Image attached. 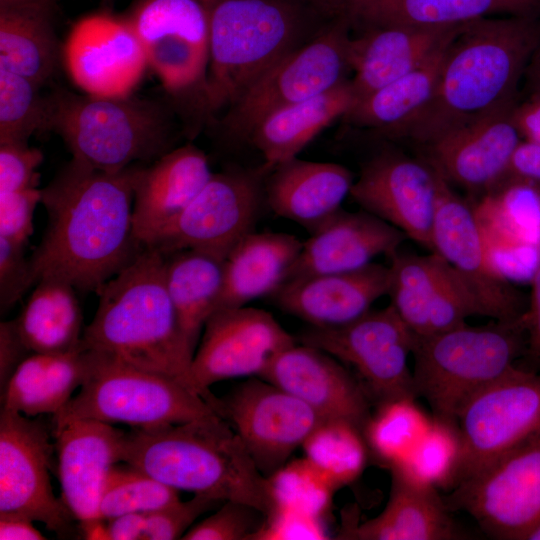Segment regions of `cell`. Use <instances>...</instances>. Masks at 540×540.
Returning <instances> with one entry per match:
<instances>
[{"mask_svg": "<svg viewBox=\"0 0 540 540\" xmlns=\"http://www.w3.org/2000/svg\"><path fill=\"white\" fill-rule=\"evenodd\" d=\"M142 165L106 172L71 158L41 189L47 224L30 257L36 283L54 278L96 293L139 255L132 213Z\"/></svg>", "mask_w": 540, "mask_h": 540, "instance_id": "obj_1", "label": "cell"}, {"mask_svg": "<svg viewBox=\"0 0 540 540\" xmlns=\"http://www.w3.org/2000/svg\"><path fill=\"white\" fill-rule=\"evenodd\" d=\"M540 44V17L493 16L464 24L444 52L433 96L402 137L424 145L511 109Z\"/></svg>", "mask_w": 540, "mask_h": 540, "instance_id": "obj_2", "label": "cell"}, {"mask_svg": "<svg viewBox=\"0 0 540 540\" xmlns=\"http://www.w3.org/2000/svg\"><path fill=\"white\" fill-rule=\"evenodd\" d=\"M95 294L98 306L83 332L85 348L173 378L200 395L191 374L194 351L180 327L166 285L165 256L157 248L145 246Z\"/></svg>", "mask_w": 540, "mask_h": 540, "instance_id": "obj_3", "label": "cell"}, {"mask_svg": "<svg viewBox=\"0 0 540 540\" xmlns=\"http://www.w3.org/2000/svg\"><path fill=\"white\" fill-rule=\"evenodd\" d=\"M339 13L336 0H210L205 121Z\"/></svg>", "mask_w": 540, "mask_h": 540, "instance_id": "obj_4", "label": "cell"}, {"mask_svg": "<svg viewBox=\"0 0 540 540\" xmlns=\"http://www.w3.org/2000/svg\"><path fill=\"white\" fill-rule=\"evenodd\" d=\"M121 462L176 490L274 509L264 476L231 424L217 413L191 421L125 432Z\"/></svg>", "mask_w": 540, "mask_h": 540, "instance_id": "obj_5", "label": "cell"}, {"mask_svg": "<svg viewBox=\"0 0 540 540\" xmlns=\"http://www.w3.org/2000/svg\"><path fill=\"white\" fill-rule=\"evenodd\" d=\"M45 133L57 134L75 159L118 172L150 164L172 150L176 110L157 98L98 97L56 87L46 94Z\"/></svg>", "mask_w": 540, "mask_h": 540, "instance_id": "obj_6", "label": "cell"}, {"mask_svg": "<svg viewBox=\"0 0 540 540\" xmlns=\"http://www.w3.org/2000/svg\"><path fill=\"white\" fill-rule=\"evenodd\" d=\"M527 347L525 313L485 326H460L424 336L415 335L413 386L433 416L455 422L476 393L503 377Z\"/></svg>", "mask_w": 540, "mask_h": 540, "instance_id": "obj_7", "label": "cell"}, {"mask_svg": "<svg viewBox=\"0 0 540 540\" xmlns=\"http://www.w3.org/2000/svg\"><path fill=\"white\" fill-rule=\"evenodd\" d=\"M86 349L88 375L78 394L53 415V420L86 418L145 429L217 413L200 395L173 378Z\"/></svg>", "mask_w": 540, "mask_h": 540, "instance_id": "obj_8", "label": "cell"}, {"mask_svg": "<svg viewBox=\"0 0 540 540\" xmlns=\"http://www.w3.org/2000/svg\"><path fill=\"white\" fill-rule=\"evenodd\" d=\"M125 18L176 112L188 105L205 121L210 0H138Z\"/></svg>", "mask_w": 540, "mask_h": 540, "instance_id": "obj_9", "label": "cell"}, {"mask_svg": "<svg viewBox=\"0 0 540 540\" xmlns=\"http://www.w3.org/2000/svg\"><path fill=\"white\" fill-rule=\"evenodd\" d=\"M351 27L344 12L331 18L313 38L279 60L225 110L218 122L221 132L229 139L248 140L270 113L350 79Z\"/></svg>", "mask_w": 540, "mask_h": 540, "instance_id": "obj_10", "label": "cell"}, {"mask_svg": "<svg viewBox=\"0 0 540 540\" xmlns=\"http://www.w3.org/2000/svg\"><path fill=\"white\" fill-rule=\"evenodd\" d=\"M456 425L461 454L453 487L540 435V372L516 366L469 399Z\"/></svg>", "mask_w": 540, "mask_h": 540, "instance_id": "obj_11", "label": "cell"}, {"mask_svg": "<svg viewBox=\"0 0 540 540\" xmlns=\"http://www.w3.org/2000/svg\"><path fill=\"white\" fill-rule=\"evenodd\" d=\"M415 334L390 304L370 310L357 320L334 328L311 327L300 342L350 365L369 396L379 404L402 397L416 398L409 357Z\"/></svg>", "mask_w": 540, "mask_h": 540, "instance_id": "obj_12", "label": "cell"}, {"mask_svg": "<svg viewBox=\"0 0 540 540\" xmlns=\"http://www.w3.org/2000/svg\"><path fill=\"white\" fill-rule=\"evenodd\" d=\"M450 509L468 513L497 539L526 540L540 524V435L452 488Z\"/></svg>", "mask_w": 540, "mask_h": 540, "instance_id": "obj_13", "label": "cell"}, {"mask_svg": "<svg viewBox=\"0 0 540 540\" xmlns=\"http://www.w3.org/2000/svg\"><path fill=\"white\" fill-rule=\"evenodd\" d=\"M267 170L229 169L213 173L187 207L148 246L162 254L192 249L225 260L254 226L264 198Z\"/></svg>", "mask_w": 540, "mask_h": 540, "instance_id": "obj_14", "label": "cell"}, {"mask_svg": "<svg viewBox=\"0 0 540 540\" xmlns=\"http://www.w3.org/2000/svg\"><path fill=\"white\" fill-rule=\"evenodd\" d=\"M296 344L274 316L252 307L215 311L205 323L191 374L200 395L221 416L222 400L210 386L226 379L259 376L274 357Z\"/></svg>", "mask_w": 540, "mask_h": 540, "instance_id": "obj_15", "label": "cell"}, {"mask_svg": "<svg viewBox=\"0 0 540 540\" xmlns=\"http://www.w3.org/2000/svg\"><path fill=\"white\" fill-rule=\"evenodd\" d=\"M53 446L45 426L21 413H0V517L39 521L58 536L71 532L72 515L50 479Z\"/></svg>", "mask_w": 540, "mask_h": 540, "instance_id": "obj_16", "label": "cell"}, {"mask_svg": "<svg viewBox=\"0 0 540 540\" xmlns=\"http://www.w3.org/2000/svg\"><path fill=\"white\" fill-rule=\"evenodd\" d=\"M432 252L439 254L455 271L476 302L480 315L507 321L526 312L520 295L493 262L474 206L456 194L441 175Z\"/></svg>", "mask_w": 540, "mask_h": 540, "instance_id": "obj_17", "label": "cell"}, {"mask_svg": "<svg viewBox=\"0 0 540 540\" xmlns=\"http://www.w3.org/2000/svg\"><path fill=\"white\" fill-rule=\"evenodd\" d=\"M259 471L271 476L325 419L307 404L262 379L252 378L222 400V414Z\"/></svg>", "mask_w": 540, "mask_h": 540, "instance_id": "obj_18", "label": "cell"}, {"mask_svg": "<svg viewBox=\"0 0 540 540\" xmlns=\"http://www.w3.org/2000/svg\"><path fill=\"white\" fill-rule=\"evenodd\" d=\"M61 499L86 539H106L99 504L106 480L121 462L125 432L86 418L53 420Z\"/></svg>", "mask_w": 540, "mask_h": 540, "instance_id": "obj_19", "label": "cell"}, {"mask_svg": "<svg viewBox=\"0 0 540 540\" xmlns=\"http://www.w3.org/2000/svg\"><path fill=\"white\" fill-rule=\"evenodd\" d=\"M62 63L85 94H134L148 68L143 48L125 17L105 12L79 19L62 44Z\"/></svg>", "mask_w": 540, "mask_h": 540, "instance_id": "obj_20", "label": "cell"}, {"mask_svg": "<svg viewBox=\"0 0 540 540\" xmlns=\"http://www.w3.org/2000/svg\"><path fill=\"white\" fill-rule=\"evenodd\" d=\"M439 181L426 160L382 152L362 167L350 196L363 210L432 251Z\"/></svg>", "mask_w": 540, "mask_h": 540, "instance_id": "obj_21", "label": "cell"}, {"mask_svg": "<svg viewBox=\"0 0 540 540\" xmlns=\"http://www.w3.org/2000/svg\"><path fill=\"white\" fill-rule=\"evenodd\" d=\"M513 108V107H512ZM511 109L452 128L426 144V161L450 184L484 195L508 177L522 139Z\"/></svg>", "mask_w": 540, "mask_h": 540, "instance_id": "obj_22", "label": "cell"}, {"mask_svg": "<svg viewBox=\"0 0 540 540\" xmlns=\"http://www.w3.org/2000/svg\"><path fill=\"white\" fill-rule=\"evenodd\" d=\"M295 396L325 419L350 422L363 431L370 413L369 395L332 355L306 344L278 353L261 375Z\"/></svg>", "mask_w": 540, "mask_h": 540, "instance_id": "obj_23", "label": "cell"}, {"mask_svg": "<svg viewBox=\"0 0 540 540\" xmlns=\"http://www.w3.org/2000/svg\"><path fill=\"white\" fill-rule=\"evenodd\" d=\"M406 238L398 228L363 209H340L303 242L285 282L361 269L379 255L392 256Z\"/></svg>", "mask_w": 540, "mask_h": 540, "instance_id": "obj_24", "label": "cell"}, {"mask_svg": "<svg viewBox=\"0 0 540 540\" xmlns=\"http://www.w3.org/2000/svg\"><path fill=\"white\" fill-rule=\"evenodd\" d=\"M390 268L377 263L351 272L315 275L284 282L271 296L284 312L311 327L351 323L387 295Z\"/></svg>", "mask_w": 540, "mask_h": 540, "instance_id": "obj_25", "label": "cell"}, {"mask_svg": "<svg viewBox=\"0 0 540 540\" xmlns=\"http://www.w3.org/2000/svg\"><path fill=\"white\" fill-rule=\"evenodd\" d=\"M212 174L206 154L191 143L142 165L135 182L132 213L137 239L144 246L151 244L195 198Z\"/></svg>", "mask_w": 540, "mask_h": 540, "instance_id": "obj_26", "label": "cell"}, {"mask_svg": "<svg viewBox=\"0 0 540 540\" xmlns=\"http://www.w3.org/2000/svg\"><path fill=\"white\" fill-rule=\"evenodd\" d=\"M365 27L351 37L348 59L356 101L413 71L447 44L463 26Z\"/></svg>", "mask_w": 540, "mask_h": 540, "instance_id": "obj_27", "label": "cell"}, {"mask_svg": "<svg viewBox=\"0 0 540 540\" xmlns=\"http://www.w3.org/2000/svg\"><path fill=\"white\" fill-rule=\"evenodd\" d=\"M270 171L264 186L268 206L310 234L342 209L355 181L353 173L343 165L297 157Z\"/></svg>", "mask_w": 540, "mask_h": 540, "instance_id": "obj_28", "label": "cell"}, {"mask_svg": "<svg viewBox=\"0 0 540 540\" xmlns=\"http://www.w3.org/2000/svg\"><path fill=\"white\" fill-rule=\"evenodd\" d=\"M352 26L452 27L493 16L540 17V0H341Z\"/></svg>", "mask_w": 540, "mask_h": 540, "instance_id": "obj_29", "label": "cell"}, {"mask_svg": "<svg viewBox=\"0 0 540 540\" xmlns=\"http://www.w3.org/2000/svg\"><path fill=\"white\" fill-rule=\"evenodd\" d=\"M303 242L283 232L252 231L229 252L216 310L246 306L272 295L286 280Z\"/></svg>", "mask_w": 540, "mask_h": 540, "instance_id": "obj_30", "label": "cell"}, {"mask_svg": "<svg viewBox=\"0 0 540 540\" xmlns=\"http://www.w3.org/2000/svg\"><path fill=\"white\" fill-rule=\"evenodd\" d=\"M391 471L389 499L380 514L345 532L360 540H449L461 537L436 488Z\"/></svg>", "mask_w": 540, "mask_h": 540, "instance_id": "obj_31", "label": "cell"}, {"mask_svg": "<svg viewBox=\"0 0 540 540\" xmlns=\"http://www.w3.org/2000/svg\"><path fill=\"white\" fill-rule=\"evenodd\" d=\"M356 101L350 79L314 97L266 116L248 141L262 154L268 171L295 157L327 126L344 117Z\"/></svg>", "mask_w": 540, "mask_h": 540, "instance_id": "obj_32", "label": "cell"}, {"mask_svg": "<svg viewBox=\"0 0 540 540\" xmlns=\"http://www.w3.org/2000/svg\"><path fill=\"white\" fill-rule=\"evenodd\" d=\"M15 322L32 353L61 354L82 347L83 314L77 290L63 280H39Z\"/></svg>", "mask_w": 540, "mask_h": 540, "instance_id": "obj_33", "label": "cell"}, {"mask_svg": "<svg viewBox=\"0 0 540 540\" xmlns=\"http://www.w3.org/2000/svg\"><path fill=\"white\" fill-rule=\"evenodd\" d=\"M449 42L413 71L355 101L344 119L357 127L402 137L433 96Z\"/></svg>", "mask_w": 540, "mask_h": 540, "instance_id": "obj_34", "label": "cell"}, {"mask_svg": "<svg viewBox=\"0 0 540 540\" xmlns=\"http://www.w3.org/2000/svg\"><path fill=\"white\" fill-rule=\"evenodd\" d=\"M164 256L167 289L182 332L195 354L205 323L217 307L224 260L192 249Z\"/></svg>", "mask_w": 540, "mask_h": 540, "instance_id": "obj_35", "label": "cell"}, {"mask_svg": "<svg viewBox=\"0 0 540 540\" xmlns=\"http://www.w3.org/2000/svg\"><path fill=\"white\" fill-rule=\"evenodd\" d=\"M53 13L0 9V68L21 75L41 88L62 62Z\"/></svg>", "mask_w": 540, "mask_h": 540, "instance_id": "obj_36", "label": "cell"}, {"mask_svg": "<svg viewBox=\"0 0 540 540\" xmlns=\"http://www.w3.org/2000/svg\"><path fill=\"white\" fill-rule=\"evenodd\" d=\"M390 259V304L415 335H424L429 304L449 265L432 251L428 255L397 251Z\"/></svg>", "mask_w": 540, "mask_h": 540, "instance_id": "obj_37", "label": "cell"}, {"mask_svg": "<svg viewBox=\"0 0 540 540\" xmlns=\"http://www.w3.org/2000/svg\"><path fill=\"white\" fill-rule=\"evenodd\" d=\"M305 458L337 489L355 481L368 459L363 431L350 422L324 419L304 441Z\"/></svg>", "mask_w": 540, "mask_h": 540, "instance_id": "obj_38", "label": "cell"}, {"mask_svg": "<svg viewBox=\"0 0 540 540\" xmlns=\"http://www.w3.org/2000/svg\"><path fill=\"white\" fill-rule=\"evenodd\" d=\"M431 421L414 397L396 398L379 404L363 434L369 450L391 468L407 458Z\"/></svg>", "mask_w": 540, "mask_h": 540, "instance_id": "obj_39", "label": "cell"}, {"mask_svg": "<svg viewBox=\"0 0 540 540\" xmlns=\"http://www.w3.org/2000/svg\"><path fill=\"white\" fill-rule=\"evenodd\" d=\"M461 443L457 425L432 416V421L412 452L391 467L412 481L433 488H452L458 472Z\"/></svg>", "mask_w": 540, "mask_h": 540, "instance_id": "obj_40", "label": "cell"}, {"mask_svg": "<svg viewBox=\"0 0 540 540\" xmlns=\"http://www.w3.org/2000/svg\"><path fill=\"white\" fill-rule=\"evenodd\" d=\"M119 463L112 468L101 495L102 520L125 514H147L180 501L178 490L131 464Z\"/></svg>", "mask_w": 540, "mask_h": 540, "instance_id": "obj_41", "label": "cell"}, {"mask_svg": "<svg viewBox=\"0 0 540 540\" xmlns=\"http://www.w3.org/2000/svg\"><path fill=\"white\" fill-rule=\"evenodd\" d=\"M41 87L0 68V144L29 143L45 133L47 103Z\"/></svg>", "mask_w": 540, "mask_h": 540, "instance_id": "obj_42", "label": "cell"}, {"mask_svg": "<svg viewBox=\"0 0 540 540\" xmlns=\"http://www.w3.org/2000/svg\"><path fill=\"white\" fill-rule=\"evenodd\" d=\"M268 479L274 508H285L320 519L328 511L337 490L328 477L305 457L286 463Z\"/></svg>", "mask_w": 540, "mask_h": 540, "instance_id": "obj_43", "label": "cell"}, {"mask_svg": "<svg viewBox=\"0 0 540 540\" xmlns=\"http://www.w3.org/2000/svg\"><path fill=\"white\" fill-rule=\"evenodd\" d=\"M89 372V354L83 346L77 350L50 354L49 361L22 414L28 417L58 413L80 388Z\"/></svg>", "mask_w": 540, "mask_h": 540, "instance_id": "obj_44", "label": "cell"}, {"mask_svg": "<svg viewBox=\"0 0 540 540\" xmlns=\"http://www.w3.org/2000/svg\"><path fill=\"white\" fill-rule=\"evenodd\" d=\"M266 517L259 510L235 501H225L220 508L192 525L183 540H247L255 539Z\"/></svg>", "mask_w": 540, "mask_h": 540, "instance_id": "obj_45", "label": "cell"}, {"mask_svg": "<svg viewBox=\"0 0 540 540\" xmlns=\"http://www.w3.org/2000/svg\"><path fill=\"white\" fill-rule=\"evenodd\" d=\"M225 501L194 494L187 501H178L145 514L142 540L182 539L188 529L205 512Z\"/></svg>", "mask_w": 540, "mask_h": 540, "instance_id": "obj_46", "label": "cell"}, {"mask_svg": "<svg viewBox=\"0 0 540 540\" xmlns=\"http://www.w3.org/2000/svg\"><path fill=\"white\" fill-rule=\"evenodd\" d=\"M24 245L0 238V310L13 307L31 286H35L30 258Z\"/></svg>", "mask_w": 540, "mask_h": 540, "instance_id": "obj_47", "label": "cell"}, {"mask_svg": "<svg viewBox=\"0 0 540 540\" xmlns=\"http://www.w3.org/2000/svg\"><path fill=\"white\" fill-rule=\"evenodd\" d=\"M43 159L29 143L0 144V193L38 187Z\"/></svg>", "mask_w": 540, "mask_h": 540, "instance_id": "obj_48", "label": "cell"}, {"mask_svg": "<svg viewBox=\"0 0 540 540\" xmlns=\"http://www.w3.org/2000/svg\"><path fill=\"white\" fill-rule=\"evenodd\" d=\"M41 204V189L0 193V238L26 245L33 233V216Z\"/></svg>", "mask_w": 540, "mask_h": 540, "instance_id": "obj_49", "label": "cell"}, {"mask_svg": "<svg viewBox=\"0 0 540 540\" xmlns=\"http://www.w3.org/2000/svg\"><path fill=\"white\" fill-rule=\"evenodd\" d=\"M320 518L275 507L265 518L255 539H323L326 534Z\"/></svg>", "mask_w": 540, "mask_h": 540, "instance_id": "obj_50", "label": "cell"}, {"mask_svg": "<svg viewBox=\"0 0 540 540\" xmlns=\"http://www.w3.org/2000/svg\"><path fill=\"white\" fill-rule=\"evenodd\" d=\"M32 352L22 339L15 319L0 323V387L1 393L17 369Z\"/></svg>", "mask_w": 540, "mask_h": 540, "instance_id": "obj_51", "label": "cell"}, {"mask_svg": "<svg viewBox=\"0 0 540 540\" xmlns=\"http://www.w3.org/2000/svg\"><path fill=\"white\" fill-rule=\"evenodd\" d=\"M525 319L527 347L523 358L527 365L523 368L540 372V255L531 277V296Z\"/></svg>", "mask_w": 540, "mask_h": 540, "instance_id": "obj_52", "label": "cell"}, {"mask_svg": "<svg viewBox=\"0 0 540 540\" xmlns=\"http://www.w3.org/2000/svg\"><path fill=\"white\" fill-rule=\"evenodd\" d=\"M511 117L522 141L540 144V86H534L524 100H517Z\"/></svg>", "mask_w": 540, "mask_h": 540, "instance_id": "obj_53", "label": "cell"}, {"mask_svg": "<svg viewBox=\"0 0 540 540\" xmlns=\"http://www.w3.org/2000/svg\"><path fill=\"white\" fill-rule=\"evenodd\" d=\"M508 177L530 182L540 188V144L520 143L512 158Z\"/></svg>", "mask_w": 540, "mask_h": 540, "instance_id": "obj_54", "label": "cell"}, {"mask_svg": "<svg viewBox=\"0 0 540 540\" xmlns=\"http://www.w3.org/2000/svg\"><path fill=\"white\" fill-rule=\"evenodd\" d=\"M145 514H125L106 521V539L142 540Z\"/></svg>", "mask_w": 540, "mask_h": 540, "instance_id": "obj_55", "label": "cell"}, {"mask_svg": "<svg viewBox=\"0 0 540 540\" xmlns=\"http://www.w3.org/2000/svg\"><path fill=\"white\" fill-rule=\"evenodd\" d=\"M33 521L13 516L0 517L1 540H43L45 537L34 527Z\"/></svg>", "mask_w": 540, "mask_h": 540, "instance_id": "obj_56", "label": "cell"}, {"mask_svg": "<svg viewBox=\"0 0 540 540\" xmlns=\"http://www.w3.org/2000/svg\"><path fill=\"white\" fill-rule=\"evenodd\" d=\"M56 0H0V9H31L55 13Z\"/></svg>", "mask_w": 540, "mask_h": 540, "instance_id": "obj_57", "label": "cell"}, {"mask_svg": "<svg viewBox=\"0 0 540 540\" xmlns=\"http://www.w3.org/2000/svg\"><path fill=\"white\" fill-rule=\"evenodd\" d=\"M527 73L531 76L534 86H540V44L530 62Z\"/></svg>", "mask_w": 540, "mask_h": 540, "instance_id": "obj_58", "label": "cell"}, {"mask_svg": "<svg viewBox=\"0 0 540 540\" xmlns=\"http://www.w3.org/2000/svg\"><path fill=\"white\" fill-rule=\"evenodd\" d=\"M526 540H540V524L530 532Z\"/></svg>", "mask_w": 540, "mask_h": 540, "instance_id": "obj_59", "label": "cell"}]
</instances>
